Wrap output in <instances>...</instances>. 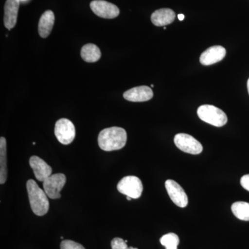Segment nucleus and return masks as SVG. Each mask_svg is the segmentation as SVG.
Segmentation results:
<instances>
[{"label": "nucleus", "instance_id": "9b49d317", "mask_svg": "<svg viewBox=\"0 0 249 249\" xmlns=\"http://www.w3.org/2000/svg\"><path fill=\"white\" fill-rule=\"evenodd\" d=\"M29 164L34 170L36 178L38 181H42L52 175V168L50 165L37 156H32L29 160Z\"/></svg>", "mask_w": 249, "mask_h": 249}, {"label": "nucleus", "instance_id": "bb28decb", "mask_svg": "<svg viewBox=\"0 0 249 249\" xmlns=\"http://www.w3.org/2000/svg\"><path fill=\"white\" fill-rule=\"evenodd\" d=\"M154 87H155V85H151V88H154Z\"/></svg>", "mask_w": 249, "mask_h": 249}, {"label": "nucleus", "instance_id": "cd10ccee", "mask_svg": "<svg viewBox=\"0 0 249 249\" xmlns=\"http://www.w3.org/2000/svg\"><path fill=\"white\" fill-rule=\"evenodd\" d=\"M19 1H26V0H19Z\"/></svg>", "mask_w": 249, "mask_h": 249}, {"label": "nucleus", "instance_id": "5701e85b", "mask_svg": "<svg viewBox=\"0 0 249 249\" xmlns=\"http://www.w3.org/2000/svg\"><path fill=\"white\" fill-rule=\"evenodd\" d=\"M184 18H185L184 15H183V14L178 15V18L180 21H183V19H184Z\"/></svg>", "mask_w": 249, "mask_h": 249}, {"label": "nucleus", "instance_id": "2eb2a0df", "mask_svg": "<svg viewBox=\"0 0 249 249\" xmlns=\"http://www.w3.org/2000/svg\"><path fill=\"white\" fill-rule=\"evenodd\" d=\"M55 16L53 11H46L41 16L38 24V33L41 37L46 38L50 35L53 29Z\"/></svg>", "mask_w": 249, "mask_h": 249}, {"label": "nucleus", "instance_id": "393cba45", "mask_svg": "<svg viewBox=\"0 0 249 249\" xmlns=\"http://www.w3.org/2000/svg\"><path fill=\"white\" fill-rule=\"evenodd\" d=\"M131 199H132V198L129 197V196H127V200H128V201H130V200H131Z\"/></svg>", "mask_w": 249, "mask_h": 249}, {"label": "nucleus", "instance_id": "423d86ee", "mask_svg": "<svg viewBox=\"0 0 249 249\" xmlns=\"http://www.w3.org/2000/svg\"><path fill=\"white\" fill-rule=\"evenodd\" d=\"M67 178L64 174L51 175L43 181V188L48 197L52 199L61 197L60 191L66 183Z\"/></svg>", "mask_w": 249, "mask_h": 249}, {"label": "nucleus", "instance_id": "a211bd4d", "mask_svg": "<svg viewBox=\"0 0 249 249\" xmlns=\"http://www.w3.org/2000/svg\"><path fill=\"white\" fill-rule=\"evenodd\" d=\"M232 213L240 220L249 221V203L237 201L231 206Z\"/></svg>", "mask_w": 249, "mask_h": 249}, {"label": "nucleus", "instance_id": "dca6fc26", "mask_svg": "<svg viewBox=\"0 0 249 249\" xmlns=\"http://www.w3.org/2000/svg\"><path fill=\"white\" fill-rule=\"evenodd\" d=\"M7 157L6 141L4 137L0 138V183L4 184L7 179Z\"/></svg>", "mask_w": 249, "mask_h": 249}, {"label": "nucleus", "instance_id": "f8f14e48", "mask_svg": "<svg viewBox=\"0 0 249 249\" xmlns=\"http://www.w3.org/2000/svg\"><path fill=\"white\" fill-rule=\"evenodd\" d=\"M153 91L147 86L136 87L124 93V97L131 102H145L153 97Z\"/></svg>", "mask_w": 249, "mask_h": 249}, {"label": "nucleus", "instance_id": "6ab92c4d", "mask_svg": "<svg viewBox=\"0 0 249 249\" xmlns=\"http://www.w3.org/2000/svg\"><path fill=\"white\" fill-rule=\"evenodd\" d=\"M160 242L166 249H178V244H179V238L176 234L170 232L162 236L161 238L160 239Z\"/></svg>", "mask_w": 249, "mask_h": 249}, {"label": "nucleus", "instance_id": "412c9836", "mask_svg": "<svg viewBox=\"0 0 249 249\" xmlns=\"http://www.w3.org/2000/svg\"><path fill=\"white\" fill-rule=\"evenodd\" d=\"M111 249H129L125 241L119 237H115L111 242Z\"/></svg>", "mask_w": 249, "mask_h": 249}, {"label": "nucleus", "instance_id": "4468645a", "mask_svg": "<svg viewBox=\"0 0 249 249\" xmlns=\"http://www.w3.org/2000/svg\"><path fill=\"white\" fill-rule=\"evenodd\" d=\"M175 19V13L170 9H160L155 11L151 16V21L157 27H164L172 24Z\"/></svg>", "mask_w": 249, "mask_h": 249}, {"label": "nucleus", "instance_id": "0eeeda50", "mask_svg": "<svg viewBox=\"0 0 249 249\" xmlns=\"http://www.w3.org/2000/svg\"><path fill=\"white\" fill-rule=\"evenodd\" d=\"M175 145L181 151L191 155H199L203 151L201 142L189 134L180 133L174 139Z\"/></svg>", "mask_w": 249, "mask_h": 249}, {"label": "nucleus", "instance_id": "aec40b11", "mask_svg": "<svg viewBox=\"0 0 249 249\" xmlns=\"http://www.w3.org/2000/svg\"><path fill=\"white\" fill-rule=\"evenodd\" d=\"M60 249H85L83 245L72 240H63L60 244Z\"/></svg>", "mask_w": 249, "mask_h": 249}, {"label": "nucleus", "instance_id": "1a4fd4ad", "mask_svg": "<svg viewBox=\"0 0 249 249\" xmlns=\"http://www.w3.org/2000/svg\"><path fill=\"white\" fill-rule=\"evenodd\" d=\"M165 186L168 196L174 204L181 208L187 206L188 204V196L182 187L176 181L171 179L167 180Z\"/></svg>", "mask_w": 249, "mask_h": 249}, {"label": "nucleus", "instance_id": "f257e3e1", "mask_svg": "<svg viewBox=\"0 0 249 249\" xmlns=\"http://www.w3.org/2000/svg\"><path fill=\"white\" fill-rule=\"evenodd\" d=\"M127 142V132L124 128L111 127L103 129L98 137V145L106 152L122 149Z\"/></svg>", "mask_w": 249, "mask_h": 249}, {"label": "nucleus", "instance_id": "4be33fe9", "mask_svg": "<svg viewBox=\"0 0 249 249\" xmlns=\"http://www.w3.org/2000/svg\"><path fill=\"white\" fill-rule=\"evenodd\" d=\"M240 183L245 190L249 191V175H244L241 178Z\"/></svg>", "mask_w": 249, "mask_h": 249}, {"label": "nucleus", "instance_id": "a878e982", "mask_svg": "<svg viewBox=\"0 0 249 249\" xmlns=\"http://www.w3.org/2000/svg\"><path fill=\"white\" fill-rule=\"evenodd\" d=\"M129 249H137V248H134V247H129Z\"/></svg>", "mask_w": 249, "mask_h": 249}, {"label": "nucleus", "instance_id": "f3484780", "mask_svg": "<svg viewBox=\"0 0 249 249\" xmlns=\"http://www.w3.org/2000/svg\"><path fill=\"white\" fill-rule=\"evenodd\" d=\"M80 55L85 62H95L101 58V52L97 46L93 44H87L82 48Z\"/></svg>", "mask_w": 249, "mask_h": 249}, {"label": "nucleus", "instance_id": "7ed1b4c3", "mask_svg": "<svg viewBox=\"0 0 249 249\" xmlns=\"http://www.w3.org/2000/svg\"><path fill=\"white\" fill-rule=\"evenodd\" d=\"M197 115L204 122L215 127H222L227 124V114L217 107L211 105H203L197 109Z\"/></svg>", "mask_w": 249, "mask_h": 249}, {"label": "nucleus", "instance_id": "9d476101", "mask_svg": "<svg viewBox=\"0 0 249 249\" xmlns=\"http://www.w3.org/2000/svg\"><path fill=\"white\" fill-rule=\"evenodd\" d=\"M227 51L222 46H213L201 53L199 61L204 66H209L220 62L224 58Z\"/></svg>", "mask_w": 249, "mask_h": 249}, {"label": "nucleus", "instance_id": "f03ea898", "mask_svg": "<svg viewBox=\"0 0 249 249\" xmlns=\"http://www.w3.org/2000/svg\"><path fill=\"white\" fill-rule=\"evenodd\" d=\"M27 188L29 202L33 212L37 216H43L48 213L49 202L47 195L34 180L27 181Z\"/></svg>", "mask_w": 249, "mask_h": 249}, {"label": "nucleus", "instance_id": "20e7f679", "mask_svg": "<svg viewBox=\"0 0 249 249\" xmlns=\"http://www.w3.org/2000/svg\"><path fill=\"white\" fill-rule=\"evenodd\" d=\"M117 190L132 199H138L142 196L143 186L142 181L137 177L126 176L118 183Z\"/></svg>", "mask_w": 249, "mask_h": 249}, {"label": "nucleus", "instance_id": "6e6552de", "mask_svg": "<svg viewBox=\"0 0 249 249\" xmlns=\"http://www.w3.org/2000/svg\"><path fill=\"white\" fill-rule=\"evenodd\" d=\"M90 8L98 17L106 19H114L120 14L116 5L105 0H93L90 3Z\"/></svg>", "mask_w": 249, "mask_h": 249}, {"label": "nucleus", "instance_id": "b1692460", "mask_svg": "<svg viewBox=\"0 0 249 249\" xmlns=\"http://www.w3.org/2000/svg\"><path fill=\"white\" fill-rule=\"evenodd\" d=\"M247 89H248V92L249 94V78L248 80V82H247Z\"/></svg>", "mask_w": 249, "mask_h": 249}, {"label": "nucleus", "instance_id": "39448f33", "mask_svg": "<svg viewBox=\"0 0 249 249\" xmlns=\"http://www.w3.org/2000/svg\"><path fill=\"white\" fill-rule=\"evenodd\" d=\"M54 133L59 142L64 145H69L74 140L76 129L71 121L67 119H61L55 124Z\"/></svg>", "mask_w": 249, "mask_h": 249}, {"label": "nucleus", "instance_id": "ddd939ff", "mask_svg": "<svg viewBox=\"0 0 249 249\" xmlns=\"http://www.w3.org/2000/svg\"><path fill=\"white\" fill-rule=\"evenodd\" d=\"M19 0H6L4 5V23L5 27L11 30L17 22Z\"/></svg>", "mask_w": 249, "mask_h": 249}]
</instances>
